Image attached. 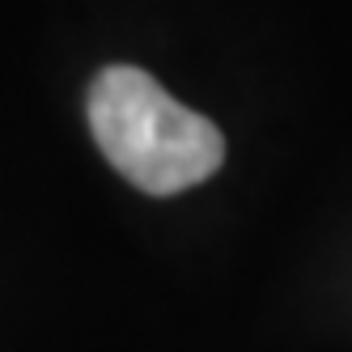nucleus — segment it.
<instances>
[{"mask_svg": "<svg viewBox=\"0 0 352 352\" xmlns=\"http://www.w3.org/2000/svg\"><path fill=\"white\" fill-rule=\"evenodd\" d=\"M89 128L107 162L148 195H174L217 174L225 140L148 72L115 64L89 85Z\"/></svg>", "mask_w": 352, "mask_h": 352, "instance_id": "1", "label": "nucleus"}]
</instances>
